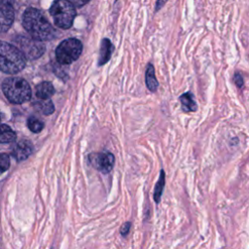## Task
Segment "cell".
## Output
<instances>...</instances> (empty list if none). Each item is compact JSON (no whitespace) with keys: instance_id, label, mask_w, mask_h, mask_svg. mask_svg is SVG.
<instances>
[{"instance_id":"cell-1","label":"cell","mask_w":249,"mask_h":249,"mask_svg":"<svg viewBox=\"0 0 249 249\" xmlns=\"http://www.w3.org/2000/svg\"><path fill=\"white\" fill-rule=\"evenodd\" d=\"M22 25L32 38L39 41H49L55 36V30L53 25L35 8L25 10L22 16Z\"/></svg>"},{"instance_id":"cell-2","label":"cell","mask_w":249,"mask_h":249,"mask_svg":"<svg viewBox=\"0 0 249 249\" xmlns=\"http://www.w3.org/2000/svg\"><path fill=\"white\" fill-rule=\"evenodd\" d=\"M26 65V57L14 45L0 41V71L7 74L20 72Z\"/></svg>"},{"instance_id":"cell-3","label":"cell","mask_w":249,"mask_h":249,"mask_svg":"<svg viewBox=\"0 0 249 249\" xmlns=\"http://www.w3.org/2000/svg\"><path fill=\"white\" fill-rule=\"evenodd\" d=\"M2 91L6 98L14 104L29 101L32 95L31 88L26 80L19 77H10L3 81Z\"/></svg>"},{"instance_id":"cell-4","label":"cell","mask_w":249,"mask_h":249,"mask_svg":"<svg viewBox=\"0 0 249 249\" xmlns=\"http://www.w3.org/2000/svg\"><path fill=\"white\" fill-rule=\"evenodd\" d=\"M54 24L62 29H68L73 25L76 10L70 0H54L50 9Z\"/></svg>"},{"instance_id":"cell-5","label":"cell","mask_w":249,"mask_h":249,"mask_svg":"<svg viewBox=\"0 0 249 249\" xmlns=\"http://www.w3.org/2000/svg\"><path fill=\"white\" fill-rule=\"evenodd\" d=\"M83 51V45L76 38L63 40L55 50V57L59 64L66 65L74 62L79 58Z\"/></svg>"},{"instance_id":"cell-6","label":"cell","mask_w":249,"mask_h":249,"mask_svg":"<svg viewBox=\"0 0 249 249\" xmlns=\"http://www.w3.org/2000/svg\"><path fill=\"white\" fill-rule=\"evenodd\" d=\"M17 48L29 59H35L40 57L45 53V45L42 41L34 38H28L25 36H18L16 40Z\"/></svg>"},{"instance_id":"cell-7","label":"cell","mask_w":249,"mask_h":249,"mask_svg":"<svg viewBox=\"0 0 249 249\" xmlns=\"http://www.w3.org/2000/svg\"><path fill=\"white\" fill-rule=\"evenodd\" d=\"M88 160L91 166L102 173H109L115 162L114 155L108 151H101L96 153H91L88 157Z\"/></svg>"},{"instance_id":"cell-8","label":"cell","mask_w":249,"mask_h":249,"mask_svg":"<svg viewBox=\"0 0 249 249\" xmlns=\"http://www.w3.org/2000/svg\"><path fill=\"white\" fill-rule=\"evenodd\" d=\"M15 19L14 0H0V32L7 31Z\"/></svg>"},{"instance_id":"cell-9","label":"cell","mask_w":249,"mask_h":249,"mask_svg":"<svg viewBox=\"0 0 249 249\" xmlns=\"http://www.w3.org/2000/svg\"><path fill=\"white\" fill-rule=\"evenodd\" d=\"M33 152V145L28 140H20L17 142L13 148V156L18 161L26 160Z\"/></svg>"},{"instance_id":"cell-10","label":"cell","mask_w":249,"mask_h":249,"mask_svg":"<svg viewBox=\"0 0 249 249\" xmlns=\"http://www.w3.org/2000/svg\"><path fill=\"white\" fill-rule=\"evenodd\" d=\"M113 50H114V47H113L111 41L107 38H104L101 42V45H100L98 65H103L110 59Z\"/></svg>"},{"instance_id":"cell-11","label":"cell","mask_w":249,"mask_h":249,"mask_svg":"<svg viewBox=\"0 0 249 249\" xmlns=\"http://www.w3.org/2000/svg\"><path fill=\"white\" fill-rule=\"evenodd\" d=\"M54 93V88L51 82L45 81L36 86V95L40 99H50Z\"/></svg>"},{"instance_id":"cell-12","label":"cell","mask_w":249,"mask_h":249,"mask_svg":"<svg viewBox=\"0 0 249 249\" xmlns=\"http://www.w3.org/2000/svg\"><path fill=\"white\" fill-rule=\"evenodd\" d=\"M145 82H146V86L150 91L155 92L158 89L159 82L156 78L155 69H154V66L152 63H149L147 65L146 73H145Z\"/></svg>"},{"instance_id":"cell-13","label":"cell","mask_w":249,"mask_h":249,"mask_svg":"<svg viewBox=\"0 0 249 249\" xmlns=\"http://www.w3.org/2000/svg\"><path fill=\"white\" fill-rule=\"evenodd\" d=\"M179 99L182 105V109L185 112H194L197 109V105L195 101L194 95L191 92H185L179 97Z\"/></svg>"},{"instance_id":"cell-14","label":"cell","mask_w":249,"mask_h":249,"mask_svg":"<svg viewBox=\"0 0 249 249\" xmlns=\"http://www.w3.org/2000/svg\"><path fill=\"white\" fill-rule=\"evenodd\" d=\"M16 132L7 124H0V144L11 143L16 139Z\"/></svg>"},{"instance_id":"cell-15","label":"cell","mask_w":249,"mask_h":249,"mask_svg":"<svg viewBox=\"0 0 249 249\" xmlns=\"http://www.w3.org/2000/svg\"><path fill=\"white\" fill-rule=\"evenodd\" d=\"M165 173L163 171V169L160 170V178L156 184L155 187V192H154V199L156 201V203H160V197H161V194L163 191V187H164V183H165Z\"/></svg>"},{"instance_id":"cell-16","label":"cell","mask_w":249,"mask_h":249,"mask_svg":"<svg viewBox=\"0 0 249 249\" xmlns=\"http://www.w3.org/2000/svg\"><path fill=\"white\" fill-rule=\"evenodd\" d=\"M27 126L32 132L38 133L44 128V124L39 119L32 116V117H29L27 120Z\"/></svg>"},{"instance_id":"cell-17","label":"cell","mask_w":249,"mask_h":249,"mask_svg":"<svg viewBox=\"0 0 249 249\" xmlns=\"http://www.w3.org/2000/svg\"><path fill=\"white\" fill-rule=\"evenodd\" d=\"M42 101L38 102V109L44 115H51L54 111V106L50 99H41Z\"/></svg>"},{"instance_id":"cell-18","label":"cell","mask_w":249,"mask_h":249,"mask_svg":"<svg viewBox=\"0 0 249 249\" xmlns=\"http://www.w3.org/2000/svg\"><path fill=\"white\" fill-rule=\"evenodd\" d=\"M10 164H11L10 157L7 154L0 153V174L7 171L10 167Z\"/></svg>"},{"instance_id":"cell-19","label":"cell","mask_w":249,"mask_h":249,"mask_svg":"<svg viewBox=\"0 0 249 249\" xmlns=\"http://www.w3.org/2000/svg\"><path fill=\"white\" fill-rule=\"evenodd\" d=\"M233 80H234L235 85H236L238 88H241V87L243 86V78H242V76H241L239 73H235V74H234Z\"/></svg>"},{"instance_id":"cell-20","label":"cell","mask_w":249,"mask_h":249,"mask_svg":"<svg viewBox=\"0 0 249 249\" xmlns=\"http://www.w3.org/2000/svg\"><path fill=\"white\" fill-rule=\"evenodd\" d=\"M130 226H131L130 222H126V223H124V224L122 226V228H121V233H122V235L124 236V235H126V234L129 232Z\"/></svg>"},{"instance_id":"cell-21","label":"cell","mask_w":249,"mask_h":249,"mask_svg":"<svg viewBox=\"0 0 249 249\" xmlns=\"http://www.w3.org/2000/svg\"><path fill=\"white\" fill-rule=\"evenodd\" d=\"M89 0H70V2L75 6V7H83L86 5Z\"/></svg>"},{"instance_id":"cell-22","label":"cell","mask_w":249,"mask_h":249,"mask_svg":"<svg viewBox=\"0 0 249 249\" xmlns=\"http://www.w3.org/2000/svg\"><path fill=\"white\" fill-rule=\"evenodd\" d=\"M167 0H157V3H156V12H158L166 2Z\"/></svg>"},{"instance_id":"cell-23","label":"cell","mask_w":249,"mask_h":249,"mask_svg":"<svg viewBox=\"0 0 249 249\" xmlns=\"http://www.w3.org/2000/svg\"><path fill=\"white\" fill-rule=\"evenodd\" d=\"M0 120H1V118H0Z\"/></svg>"}]
</instances>
